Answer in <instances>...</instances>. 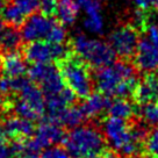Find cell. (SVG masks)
<instances>
[{
    "mask_svg": "<svg viewBox=\"0 0 158 158\" xmlns=\"http://www.w3.org/2000/svg\"><path fill=\"white\" fill-rule=\"evenodd\" d=\"M70 50L63 43H51L48 41H33L23 48V56L26 60L33 64L51 63L64 58Z\"/></svg>",
    "mask_w": 158,
    "mask_h": 158,
    "instance_id": "cell-8",
    "label": "cell"
},
{
    "mask_svg": "<svg viewBox=\"0 0 158 158\" xmlns=\"http://www.w3.org/2000/svg\"><path fill=\"white\" fill-rule=\"evenodd\" d=\"M104 0H87L80 7L85 10L83 21L84 29L89 34H102L105 30V19L101 14V2Z\"/></svg>",
    "mask_w": 158,
    "mask_h": 158,
    "instance_id": "cell-13",
    "label": "cell"
},
{
    "mask_svg": "<svg viewBox=\"0 0 158 158\" xmlns=\"http://www.w3.org/2000/svg\"><path fill=\"white\" fill-rule=\"evenodd\" d=\"M27 72L29 74L30 80L39 85L45 97L59 93L65 87L64 80L62 78L58 68H56L51 63L33 64Z\"/></svg>",
    "mask_w": 158,
    "mask_h": 158,
    "instance_id": "cell-7",
    "label": "cell"
},
{
    "mask_svg": "<svg viewBox=\"0 0 158 158\" xmlns=\"http://www.w3.org/2000/svg\"><path fill=\"white\" fill-rule=\"evenodd\" d=\"M139 12H152L158 10V0H133L131 2Z\"/></svg>",
    "mask_w": 158,
    "mask_h": 158,
    "instance_id": "cell-26",
    "label": "cell"
},
{
    "mask_svg": "<svg viewBox=\"0 0 158 158\" xmlns=\"http://www.w3.org/2000/svg\"><path fill=\"white\" fill-rule=\"evenodd\" d=\"M1 129L6 137H8L12 141L23 142L34 135L36 127L34 121L20 116H12L5 118Z\"/></svg>",
    "mask_w": 158,
    "mask_h": 158,
    "instance_id": "cell-12",
    "label": "cell"
},
{
    "mask_svg": "<svg viewBox=\"0 0 158 158\" xmlns=\"http://www.w3.org/2000/svg\"><path fill=\"white\" fill-rule=\"evenodd\" d=\"M58 0H39V10L45 15H54Z\"/></svg>",
    "mask_w": 158,
    "mask_h": 158,
    "instance_id": "cell-28",
    "label": "cell"
},
{
    "mask_svg": "<svg viewBox=\"0 0 158 158\" xmlns=\"http://www.w3.org/2000/svg\"><path fill=\"white\" fill-rule=\"evenodd\" d=\"M19 98L25 101L29 107L34 109L36 113L42 118L45 112V97L39 85L29 80L19 92Z\"/></svg>",
    "mask_w": 158,
    "mask_h": 158,
    "instance_id": "cell-16",
    "label": "cell"
},
{
    "mask_svg": "<svg viewBox=\"0 0 158 158\" xmlns=\"http://www.w3.org/2000/svg\"><path fill=\"white\" fill-rule=\"evenodd\" d=\"M104 136L110 147L127 158L136 156L148 131L143 126L130 127L127 120L108 116L104 120Z\"/></svg>",
    "mask_w": 158,
    "mask_h": 158,
    "instance_id": "cell-2",
    "label": "cell"
},
{
    "mask_svg": "<svg viewBox=\"0 0 158 158\" xmlns=\"http://www.w3.org/2000/svg\"><path fill=\"white\" fill-rule=\"evenodd\" d=\"M141 115L147 123L158 126V101L152 104L143 105Z\"/></svg>",
    "mask_w": 158,
    "mask_h": 158,
    "instance_id": "cell-24",
    "label": "cell"
},
{
    "mask_svg": "<svg viewBox=\"0 0 158 158\" xmlns=\"http://www.w3.org/2000/svg\"><path fill=\"white\" fill-rule=\"evenodd\" d=\"M6 4H7L6 0H0V14H1V12H2V10H4V7H5Z\"/></svg>",
    "mask_w": 158,
    "mask_h": 158,
    "instance_id": "cell-32",
    "label": "cell"
},
{
    "mask_svg": "<svg viewBox=\"0 0 158 158\" xmlns=\"http://www.w3.org/2000/svg\"><path fill=\"white\" fill-rule=\"evenodd\" d=\"M58 20L51 18V15L31 14L29 15L25 22L21 25L20 35L21 39L26 42L33 41H48L54 27L57 25Z\"/></svg>",
    "mask_w": 158,
    "mask_h": 158,
    "instance_id": "cell-11",
    "label": "cell"
},
{
    "mask_svg": "<svg viewBox=\"0 0 158 158\" xmlns=\"http://www.w3.org/2000/svg\"><path fill=\"white\" fill-rule=\"evenodd\" d=\"M27 65L23 57L14 51H5L0 55V73L7 77H21L27 73Z\"/></svg>",
    "mask_w": 158,
    "mask_h": 158,
    "instance_id": "cell-15",
    "label": "cell"
},
{
    "mask_svg": "<svg viewBox=\"0 0 158 158\" xmlns=\"http://www.w3.org/2000/svg\"><path fill=\"white\" fill-rule=\"evenodd\" d=\"M64 136L65 131L62 126L47 120L44 122H41L31 137L23 141L25 150L37 153L52 144L62 142Z\"/></svg>",
    "mask_w": 158,
    "mask_h": 158,
    "instance_id": "cell-9",
    "label": "cell"
},
{
    "mask_svg": "<svg viewBox=\"0 0 158 158\" xmlns=\"http://www.w3.org/2000/svg\"><path fill=\"white\" fill-rule=\"evenodd\" d=\"M2 112H7V108H6V102L0 98V114Z\"/></svg>",
    "mask_w": 158,
    "mask_h": 158,
    "instance_id": "cell-30",
    "label": "cell"
},
{
    "mask_svg": "<svg viewBox=\"0 0 158 158\" xmlns=\"http://www.w3.org/2000/svg\"><path fill=\"white\" fill-rule=\"evenodd\" d=\"M98 92L114 98L133 95L138 80L135 68L128 62H115L99 68L93 77Z\"/></svg>",
    "mask_w": 158,
    "mask_h": 158,
    "instance_id": "cell-1",
    "label": "cell"
},
{
    "mask_svg": "<svg viewBox=\"0 0 158 158\" xmlns=\"http://www.w3.org/2000/svg\"><path fill=\"white\" fill-rule=\"evenodd\" d=\"M73 52L89 68H102L115 60L116 55L108 42L89 37L86 34H77L71 41Z\"/></svg>",
    "mask_w": 158,
    "mask_h": 158,
    "instance_id": "cell-5",
    "label": "cell"
},
{
    "mask_svg": "<svg viewBox=\"0 0 158 158\" xmlns=\"http://www.w3.org/2000/svg\"><path fill=\"white\" fill-rule=\"evenodd\" d=\"M135 101L138 105H148L158 101V77L152 74L145 76L138 81L133 93Z\"/></svg>",
    "mask_w": 158,
    "mask_h": 158,
    "instance_id": "cell-14",
    "label": "cell"
},
{
    "mask_svg": "<svg viewBox=\"0 0 158 158\" xmlns=\"http://www.w3.org/2000/svg\"><path fill=\"white\" fill-rule=\"evenodd\" d=\"M10 2L13 4L26 18L34 14L39 10V0H10Z\"/></svg>",
    "mask_w": 158,
    "mask_h": 158,
    "instance_id": "cell-23",
    "label": "cell"
},
{
    "mask_svg": "<svg viewBox=\"0 0 158 158\" xmlns=\"http://www.w3.org/2000/svg\"><path fill=\"white\" fill-rule=\"evenodd\" d=\"M16 158H39L37 153L33 152V151H28V150H23L20 153L16 155Z\"/></svg>",
    "mask_w": 158,
    "mask_h": 158,
    "instance_id": "cell-29",
    "label": "cell"
},
{
    "mask_svg": "<svg viewBox=\"0 0 158 158\" xmlns=\"http://www.w3.org/2000/svg\"><path fill=\"white\" fill-rule=\"evenodd\" d=\"M57 63L64 84L78 99L84 100L87 98L92 93L94 84L93 77L89 71V65L71 51Z\"/></svg>",
    "mask_w": 158,
    "mask_h": 158,
    "instance_id": "cell-4",
    "label": "cell"
},
{
    "mask_svg": "<svg viewBox=\"0 0 158 158\" xmlns=\"http://www.w3.org/2000/svg\"><path fill=\"white\" fill-rule=\"evenodd\" d=\"M85 101L80 105V107L84 112L86 118H94L101 115L105 110H107L109 105L112 102V100L108 95L101 93V92H97V93H91Z\"/></svg>",
    "mask_w": 158,
    "mask_h": 158,
    "instance_id": "cell-17",
    "label": "cell"
},
{
    "mask_svg": "<svg viewBox=\"0 0 158 158\" xmlns=\"http://www.w3.org/2000/svg\"><path fill=\"white\" fill-rule=\"evenodd\" d=\"M74 1H76V2H77V4H78L79 6H81L83 4H84V2H86L87 0H74Z\"/></svg>",
    "mask_w": 158,
    "mask_h": 158,
    "instance_id": "cell-33",
    "label": "cell"
},
{
    "mask_svg": "<svg viewBox=\"0 0 158 158\" xmlns=\"http://www.w3.org/2000/svg\"><path fill=\"white\" fill-rule=\"evenodd\" d=\"M138 39V31L134 26L121 25L109 34L108 43L116 56L128 59L136 51Z\"/></svg>",
    "mask_w": 158,
    "mask_h": 158,
    "instance_id": "cell-10",
    "label": "cell"
},
{
    "mask_svg": "<svg viewBox=\"0 0 158 158\" xmlns=\"http://www.w3.org/2000/svg\"><path fill=\"white\" fill-rule=\"evenodd\" d=\"M142 28L143 35L138 39L134 63L139 71L153 72L158 70V23L147 20Z\"/></svg>",
    "mask_w": 158,
    "mask_h": 158,
    "instance_id": "cell-6",
    "label": "cell"
},
{
    "mask_svg": "<svg viewBox=\"0 0 158 158\" xmlns=\"http://www.w3.org/2000/svg\"><path fill=\"white\" fill-rule=\"evenodd\" d=\"M6 141V136L4 131H2V129L0 128V143H2V142H5Z\"/></svg>",
    "mask_w": 158,
    "mask_h": 158,
    "instance_id": "cell-31",
    "label": "cell"
},
{
    "mask_svg": "<svg viewBox=\"0 0 158 158\" xmlns=\"http://www.w3.org/2000/svg\"><path fill=\"white\" fill-rule=\"evenodd\" d=\"M30 79L25 78L23 76L21 77H7L2 76L0 77V94L2 95H12L13 93H19Z\"/></svg>",
    "mask_w": 158,
    "mask_h": 158,
    "instance_id": "cell-22",
    "label": "cell"
},
{
    "mask_svg": "<svg viewBox=\"0 0 158 158\" xmlns=\"http://www.w3.org/2000/svg\"><path fill=\"white\" fill-rule=\"evenodd\" d=\"M80 6L74 0H58L55 14L60 23L70 26L76 22L78 18Z\"/></svg>",
    "mask_w": 158,
    "mask_h": 158,
    "instance_id": "cell-20",
    "label": "cell"
},
{
    "mask_svg": "<svg viewBox=\"0 0 158 158\" xmlns=\"http://www.w3.org/2000/svg\"><path fill=\"white\" fill-rule=\"evenodd\" d=\"M40 158H73L65 149L54 147L44 150Z\"/></svg>",
    "mask_w": 158,
    "mask_h": 158,
    "instance_id": "cell-27",
    "label": "cell"
},
{
    "mask_svg": "<svg viewBox=\"0 0 158 158\" xmlns=\"http://www.w3.org/2000/svg\"><path fill=\"white\" fill-rule=\"evenodd\" d=\"M107 110L109 113V116H115L123 120L131 118L135 114L133 104H130V101L127 100V98H116L115 100H113Z\"/></svg>",
    "mask_w": 158,
    "mask_h": 158,
    "instance_id": "cell-21",
    "label": "cell"
},
{
    "mask_svg": "<svg viewBox=\"0 0 158 158\" xmlns=\"http://www.w3.org/2000/svg\"><path fill=\"white\" fill-rule=\"evenodd\" d=\"M86 120L87 118L85 116L81 107L71 105L58 114V116L55 118L54 123H57L59 126H65L69 128H74V127L80 126Z\"/></svg>",
    "mask_w": 158,
    "mask_h": 158,
    "instance_id": "cell-19",
    "label": "cell"
},
{
    "mask_svg": "<svg viewBox=\"0 0 158 158\" xmlns=\"http://www.w3.org/2000/svg\"><path fill=\"white\" fill-rule=\"evenodd\" d=\"M145 151L150 158H158V129L147 135L145 137Z\"/></svg>",
    "mask_w": 158,
    "mask_h": 158,
    "instance_id": "cell-25",
    "label": "cell"
},
{
    "mask_svg": "<svg viewBox=\"0 0 158 158\" xmlns=\"http://www.w3.org/2000/svg\"><path fill=\"white\" fill-rule=\"evenodd\" d=\"M21 40L20 31L14 26L8 25L0 19V50H2V52L16 50Z\"/></svg>",
    "mask_w": 158,
    "mask_h": 158,
    "instance_id": "cell-18",
    "label": "cell"
},
{
    "mask_svg": "<svg viewBox=\"0 0 158 158\" xmlns=\"http://www.w3.org/2000/svg\"><path fill=\"white\" fill-rule=\"evenodd\" d=\"M73 158H89L109 151L104 134L93 126H78L65 134L62 141Z\"/></svg>",
    "mask_w": 158,
    "mask_h": 158,
    "instance_id": "cell-3",
    "label": "cell"
}]
</instances>
